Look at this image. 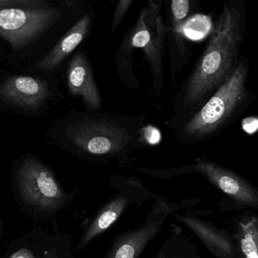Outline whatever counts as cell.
Masks as SVG:
<instances>
[{
    "instance_id": "obj_1",
    "label": "cell",
    "mask_w": 258,
    "mask_h": 258,
    "mask_svg": "<svg viewBox=\"0 0 258 258\" xmlns=\"http://www.w3.org/2000/svg\"><path fill=\"white\" fill-rule=\"evenodd\" d=\"M239 41V12L226 5L186 85L184 105L198 104L227 80L236 67Z\"/></svg>"
},
{
    "instance_id": "obj_2",
    "label": "cell",
    "mask_w": 258,
    "mask_h": 258,
    "mask_svg": "<svg viewBox=\"0 0 258 258\" xmlns=\"http://www.w3.org/2000/svg\"><path fill=\"white\" fill-rule=\"evenodd\" d=\"M248 68L245 62L236 65L227 80L210 99L188 121L184 132L192 138H204L218 130L245 102Z\"/></svg>"
},
{
    "instance_id": "obj_3",
    "label": "cell",
    "mask_w": 258,
    "mask_h": 258,
    "mask_svg": "<svg viewBox=\"0 0 258 258\" xmlns=\"http://www.w3.org/2000/svg\"><path fill=\"white\" fill-rule=\"evenodd\" d=\"M61 12L51 7L0 6V36L15 50L31 45L60 19Z\"/></svg>"
},
{
    "instance_id": "obj_4",
    "label": "cell",
    "mask_w": 258,
    "mask_h": 258,
    "mask_svg": "<svg viewBox=\"0 0 258 258\" xmlns=\"http://www.w3.org/2000/svg\"><path fill=\"white\" fill-rule=\"evenodd\" d=\"M162 1L149 0L128 30L125 40L129 48L142 49L156 76L162 74V48L165 37L171 30L161 15Z\"/></svg>"
},
{
    "instance_id": "obj_5",
    "label": "cell",
    "mask_w": 258,
    "mask_h": 258,
    "mask_svg": "<svg viewBox=\"0 0 258 258\" xmlns=\"http://www.w3.org/2000/svg\"><path fill=\"white\" fill-rule=\"evenodd\" d=\"M18 183L23 200L39 210L54 212L68 202V195L53 173L35 159H27L21 165Z\"/></svg>"
},
{
    "instance_id": "obj_6",
    "label": "cell",
    "mask_w": 258,
    "mask_h": 258,
    "mask_svg": "<svg viewBox=\"0 0 258 258\" xmlns=\"http://www.w3.org/2000/svg\"><path fill=\"white\" fill-rule=\"evenodd\" d=\"M174 210L173 205L165 200H158L144 222L137 228L118 235L101 258H139Z\"/></svg>"
},
{
    "instance_id": "obj_7",
    "label": "cell",
    "mask_w": 258,
    "mask_h": 258,
    "mask_svg": "<svg viewBox=\"0 0 258 258\" xmlns=\"http://www.w3.org/2000/svg\"><path fill=\"white\" fill-rule=\"evenodd\" d=\"M70 138L80 150L94 155L114 153L131 141L128 132L106 120H84L71 128Z\"/></svg>"
},
{
    "instance_id": "obj_8",
    "label": "cell",
    "mask_w": 258,
    "mask_h": 258,
    "mask_svg": "<svg viewBox=\"0 0 258 258\" xmlns=\"http://www.w3.org/2000/svg\"><path fill=\"white\" fill-rule=\"evenodd\" d=\"M195 170L206 176L238 206L248 210L258 211V189L237 174L206 160L198 161Z\"/></svg>"
},
{
    "instance_id": "obj_9",
    "label": "cell",
    "mask_w": 258,
    "mask_h": 258,
    "mask_svg": "<svg viewBox=\"0 0 258 258\" xmlns=\"http://www.w3.org/2000/svg\"><path fill=\"white\" fill-rule=\"evenodd\" d=\"M50 92L46 83L31 77H13L0 86V98L22 108H39Z\"/></svg>"
},
{
    "instance_id": "obj_10",
    "label": "cell",
    "mask_w": 258,
    "mask_h": 258,
    "mask_svg": "<svg viewBox=\"0 0 258 258\" xmlns=\"http://www.w3.org/2000/svg\"><path fill=\"white\" fill-rule=\"evenodd\" d=\"M174 215L192 231L212 255L216 258H236V244L231 233L189 213Z\"/></svg>"
},
{
    "instance_id": "obj_11",
    "label": "cell",
    "mask_w": 258,
    "mask_h": 258,
    "mask_svg": "<svg viewBox=\"0 0 258 258\" xmlns=\"http://www.w3.org/2000/svg\"><path fill=\"white\" fill-rule=\"evenodd\" d=\"M68 83L71 93L74 96L81 97L89 108L98 110L101 107V95L89 60L83 53H77L70 62Z\"/></svg>"
},
{
    "instance_id": "obj_12",
    "label": "cell",
    "mask_w": 258,
    "mask_h": 258,
    "mask_svg": "<svg viewBox=\"0 0 258 258\" xmlns=\"http://www.w3.org/2000/svg\"><path fill=\"white\" fill-rule=\"evenodd\" d=\"M91 22L92 18L89 15L80 18L40 60L39 69L50 71L57 68L86 39L90 30Z\"/></svg>"
},
{
    "instance_id": "obj_13",
    "label": "cell",
    "mask_w": 258,
    "mask_h": 258,
    "mask_svg": "<svg viewBox=\"0 0 258 258\" xmlns=\"http://www.w3.org/2000/svg\"><path fill=\"white\" fill-rule=\"evenodd\" d=\"M129 203L130 200L125 195H119L109 201L85 227L79 239L77 250L85 249L94 239L107 231L120 218Z\"/></svg>"
},
{
    "instance_id": "obj_14",
    "label": "cell",
    "mask_w": 258,
    "mask_h": 258,
    "mask_svg": "<svg viewBox=\"0 0 258 258\" xmlns=\"http://www.w3.org/2000/svg\"><path fill=\"white\" fill-rule=\"evenodd\" d=\"M231 236L236 258H258V215L248 210L233 218Z\"/></svg>"
},
{
    "instance_id": "obj_15",
    "label": "cell",
    "mask_w": 258,
    "mask_h": 258,
    "mask_svg": "<svg viewBox=\"0 0 258 258\" xmlns=\"http://www.w3.org/2000/svg\"><path fill=\"white\" fill-rule=\"evenodd\" d=\"M155 258H203L190 236L183 233L180 227L173 229Z\"/></svg>"
},
{
    "instance_id": "obj_16",
    "label": "cell",
    "mask_w": 258,
    "mask_h": 258,
    "mask_svg": "<svg viewBox=\"0 0 258 258\" xmlns=\"http://www.w3.org/2000/svg\"><path fill=\"white\" fill-rule=\"evenodd\" d=\"M170 32L177 44L184 42L183 27L190 13L192 0H168Z\"/></svg>"
},
{
    "instance_id": "obj_17",
    "label": "cell",
    "mask_w": 258,
    "mask_h": 258,
    "mask_svg": "<svg viewBox=\"0 0 258 258\" xmlns=\"http://www.w3.org/2000/svg\"><path fill=\"white\" fill-rule=\"evenodd\" d=\"M134 0H118L111 21V32L115 33L125 18Z\"/></svg>"
},
{
    "instance_id": "obj_18",
    "label": "cell",
    "mask_w": 258,
    "mask_h": 258,
    "mask_svg": "<svg viewBox=\"0 0 258 258\" xmlns=\"http://www.w3.org/2000/svg\"><path fill=\"white\" fill-rule=\"evenodd\" d=\"M44 0H0V6H33L43 7Z\"/></svg>"
},
{
    "instance_id": "obj_19",
    "label": "cell",
    "mask_w": 258,
    "mask_h": 258,
    "mask_svg": "<svg viewBox=\"0 0 258 258\" xmlns=\"http://www.w3.org/2000/svg\"><path fill=\"white\" fill-rule=\"evenodd\" d=\"M10 258H36L33 253L27 248H21L12 254Z\"/></svg>"
},
{
    "instance_id": "obj_20",
    "label": "cell",
    "mask_w": 258,
    "mask_h": 258,
    "mask_svg": "<svg viewBox=\"0 0 258 258\" xmlns=\"http://www.w3.org/2000/svg\"><path fill=\"white\" fill-rule=\"evenodd\" d=\"M0 231H1V224H0Z\"/></svg>"
}]
</instances>
